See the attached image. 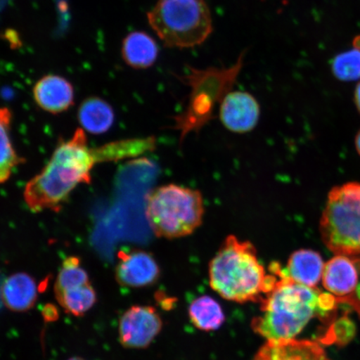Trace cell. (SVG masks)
Returning a JSON list of instances; mask_svg holds the SVG:
<instances>
[{
  "mask_svg": "<svg viewBox=\"0 0 360 360\" xmlns=\"http://www.w3.org/2000/svg\"><path fill=\"white\" fill-rule=\"evenodd\" d=\"M269 274L250 241L229 236L210 261V285L223 299L238 304L261 302L278 280L276 262Z\"/></svg>",
  "mask_w": 360,
  "mask_h": 360,
  "instance_id": "3957f363",
  "label": "cell"
},
{
  "mask_svg": "<svg viewBox=\"0 0 360 360\" xmlns=\"http://www.w3.org/2000/svg\"><path fill=\"white\" fill-rule=\"evenodd\" d=\"M321 255L312 250H299L290 255L285 271L292 281L300 285L316 288L323 271Z\"/></svg>",
  "mask_w": 360,
  "mask_h": 360,
  "instance_id": "2e32d148",
  "label": "cell"
},
{
  "mask_svg": "<svg viewBox=\"0 0 360 360\" xmlns=\"http://www.w3.org/2000/svg\"><path fill=\"white\" fill-rule=\"evenodd\" d=\"M65 312L74 316H82L96 304L97 295L90 283L65 290L56 295Z\"/></svg>",
  "mask_w": 360,
  "mask_h": 360,
  "instance_id": "44dd1931",
  "label": "cell"
},
{
  "mask_svg": "<svg viewBox=\"0 0 360 360\" xmlns=\"http://www.w3.org/2000/svg\"><path fill=\"white\" fill-rule=\"evenodd\" d=\"M79 122L84 130L93 134L109 131L115 123L114 109L100 97H90L81 103L78 110Z\"/></svg>",
  "mask_w": 360,
  "mask_h": 360,
  "instance_id": "e0dca14e",
  "label": "cell"
},
{
  "mask_svg": "<svg viewBox=\"0 0 360 360\" xmlns=\"http://www.w3.org/2000/svg\"><path fill=\"white\" fill-rule=\"evenodd\" d=\"M360 257L336 255L328 260L323 267L322 280L323 286L330 294L352 304L360 312V304L354 301L352 295L359 282L357 262Z\"/></svg>",
  "mask_w": 360,
  "mask_h": 360,
  "instance_id": "30bf717a",
  "label": "cell"
},
{
  "mask_svg": "<svg viewBox=\"0 0 360 360\" xmlns=\"http://www.w3.org/2000/svg\"><path fill=\"white\" fill-rule=\"evenodd\" d=\"M1 285H0V300H2V299H1Z\"/></svg>",
  "mask_w": 360,
  "mask_h": 360,
  "instance_id": "f1b7e54d",
  "label": "cell"
},
{
  "mask_svg": "<svg viewBox=\"0 0 360 360\" xmlns=\"http://www.w3.org/2000/svg\"><path fill=\"white\" fill-rule=\"evenodd\" d=\"M37 295V285L28 274H13L1 285L3 303L12 311L25 312L33 308Z\"/></svg>",
  "mask_w": 360,
  "mask_h": 360,
  "instance_id": "9a60e30c",
  "label": "cell"
},
{
  "mask_svg": "<svg viewBox=\"0 0 360 360\" xmlns=\"http://www.w3.org/2000/svg\"><path fill=\"white\" fill-rule=\"evenodd\" d=\"M204 214L199 191L170 184L148 193L146 217L157 237L172 240L191 236L202 224Z\"/></svg>",
  "mask_w": 360,
  "mask_h": 360,
  "instance_id": "5b68a950",
  "label": "cell"
},
{
  "mask_svg": "<svg viewBox=\"0 0 360 360\" xmlns=\"http://www.w3.org/2000/svg\"><path fill=\"white\" fill-rule=\"evenodd\" d=\"M163 321L152 306L134 305L120 318V344L127 349H145L159 335Z\"/></svg>",
  "mask_w": 360,
  "mask_h": 360,
  "instance_id": "ba28073f",
  "label": "cell"
},
{
  "mask_svg": "<svg viewBox=\"0 0 360 360\" xmlns=\"http://www.w3.org/2000/svg\"><path fill=\"white\" fill-rule=\"evenodd\" d=\"M12 112L0 108V184L6 183L18 166L25 160L18 155L11 139Z\"/></svg>",
  "mask_w": 360,
  "mask_h": 360,
  "instance_id": "ac0fdd59",
  "label": "cell"
},
{
  "mask_svg": "<svg viewBox=\"0 0 360 360\" xmlns=\"http://www.w3.org/2000/svg\"><path fill=\"white\" fill-rule=\"evenodd\" d=\"M188 316L193 326L205 332L218 330L225 321L224 310L210 296H201L188 307Z\"/></svg>",
  "mask_w": 360,
  "mask_h": 360,
  "instance_id": "d6986e66",
  "label": "cell"
},
{
  "mask_svg": "<svg viewBox=\"0 0 360 360\" xmlns=\"http://www.w3.org/2000/svg\"><path fill=\"white\" fill-rule=\"evenodd\" d=\"M355 148H356L358 154L360 155V129L356 137H355Z\"/></svg>",
  "mask_w": 360,
  "mask_h": 360,
  "instance_id": "484cf974",
  "label": "cell"
},
{
  "mask_svg": "<svg viewBox=\"0 0 360 360\" xmlns=\"http://www.w3.org/2000/svg\"><path fill=\"white\" fill-rule=\"evenodd\" d=\"M42 315L46 322L56 321L60 316L58 310L55 305L49 304L44 306L42 310Z\"/></svg>",
  "mask_w": 360,
  "mask_h": 360,
  "instance_id": "cb8c5ba5",
  "label": "cell"
},
{
  "mask_svg": "<svg viewBox=\"0 0 360 360\" xmlns=\"http://www.w3.org/2000/svg\"><path fill=\"white\" fill-rule=\"evenodd\" d=\"M353 48L360 51V34L357 35L353 40Z\"/></svg>",
  "mask_w": 360,
  "mask_h": 360,
  "instance_id": "4316f807",
  "label": "cell"
},
{
  "mask_svg": "<svg viewBox=\"0 0 360 360\" xmlns=\"http://www.w3.org/2000/svg\"><path fill=\"white\" fill-rule=\"evenodd\" d=\"M115 278L121 286L143 288L159 281L160 269L154 256L146 251L121 250L118 254Z\"/></svg>",
  "mask_w": 360,
  "mask_h": 360,
  "instance_id": "9c48e42d",
  "label": "cell"
},
{
  "mask_svg": "<svg viewBox=\"0 0 360 360\" xmlns=\"http://www.w3.org/2000/svg\"><path fill=\"white\" fill-rule=\"evenodd\" d=\"M148 25L166 47L198 46L213 32V20L205 0H157L147 13Z\"/></svg>",
  "mask_w": 360,
  "mask_h": 360,
  "instance_id": "277c9868",
  "label": "cell"
},
{
  "mask_svg": "<svg viewBox=\"0 0 360 360\" xmlns=\"http://www.w3.org/2000/svg\"><path fill=\"white\" fill-rule=\"evenodd\" d=\"M88 283H90L89 274L86 270L81 266L80 259L76 256H70L63 262L60 273L58 274L55 286L56 295Z\"/></svg>",
  "mask_w": 360,
  "mask_h": 360,
  "instance_id": "7402d4cb",
  "label": "cell"
},
{
  "mask_svg": "<svg viewBox=\"0 0 360 360\" xmlns=\"http://www.w3.org/2000/svg\"><path fill=\"white\" fill-rule=\"evenodd\" d=\"M155 147L154 138L127 139L94 148L98 163L127 159L151 151Z\"/></svg>",
  "mask_w": 360,
  "mask_h": 360,
  "instance_id": "ffe728a7",
  "label": "cell"
},
{
  "mask_svg": "<svg viewBox=\"0 0 360 360\" xmlns=\"http://www.w3.org/2000/svg\"><path fill=\"white\" fill-rule=\"evenodd\" d=\"M69 360H85V359H84L83 358H80V357H73V358L70 359Z\"/></svg>",
  "mask_w": 360,
  "mask_h": 360,
  "instance_id": "83f0119b",
  "label": "cell"
},
{
  "mask_svg": "<svg viewBox=\"0 0 360 360\" xmlns=\"http://www.w3.org/2000/svg\"><path fill=\"white\" fill-rule=\"evenodd\" d=\"M245 56V53H241L235 65L222 69L210 67L200 70L188 66L186 75L178 76L181 82L191 88L188 109L176 120L179 129L190 131L201 127L210 119L216 103L221 102L236 82Z\"/></svg>",
  "mask_w": 360,
  "mask_h": 360,
  "instance_id": "52a82bcc",
  "label": "cell"
},
{
  "mask_svg": "<svg viewBox=\"0 0 360 360\" xmlns=\"http://www.w3.org/2000/svg\"><path fill=\"white\" fill-rule=\"evenodd\" d=\"M331 69L333 75L339 80H360V51L353 48L336 56Z\"/></svg>",
  "mask_w": 360,
  "mask_h": 360,
  "instance_id": "603a6c76",
  "label": "cell"
},
{
  "mask_svg": "<svg viewBox=\"0 0 360 360\" xmlns=\"http://www.w3.org/2000/svg\"><path fill=\"white\" fill-rule=\"evenodd\" d=\"M98 164L94 148H89L83 129L70 139H60L41 172L27 183L24 200L34 213L58 212L79 184H89Z\"/></svg>",
  "mask_w": 360,
  "mask_h": 360,
  "instance_id": "7a4b0ae2",
  "label": "cell"
},
{
  "mask_svg": "<svg viewBox=\"0 0 360 360\" xmlns=\"http://www.w3.org/2000/svg\"><path fill=\"white\" fill-rule=\"evenodd\" d=\"M36 105L52 115L61 114L75 105V89L69 80L57 75H47L33 89Z\"/></svg>",
  "mask_w": 360,
  "mask_h": 360,
  "instance_id": "7c38bea8",
  "label": "cell"
},
{
  "mask_svg": "<svg viewBox=\"0 0 360 360\" xmlns=\"http://www.w3.org/2000/svg\"><path fill=\"white\" fill-rule=\"evenodd\" d=\"M319 231L323 244L333 253L360 257V183L332 188Z\"/></svg>",
  "mask_w": 360,
  "mask_h": 360,
  "instance_id": "8992f818",
  "label": "cell"
},
{
  "mask_svg": "<svg viewBox=\"0 0 360 360\" xmlns=\"http://www.w3.org/2000/svg\"><path fill=\"white\" fill-rule=\"evenodd\" d=\"M253 360H330L317 342L297 339L267 341Z\"/></svg>",
  "mask_w": 360,
  "mask_h": 360,
  "instance_id": "4fadbf2b",
  "label": "cell"
},
{
  "mask_svg": "<svg viewBox=\"0 0 360 360\" xmlns=\"http://www.w3.org/2000/svg\"><path fill=\"white\" fill-rule=\"evenodd\" d=\"M159 53V45L155 39L143 31L129 34L121 48L125 64L134 70H147L154 65Z\"/></svg>",
  "mask_w": 360,
  "mask_h": 360,
  "instance_id": "5bb4252c",
  "label": "cell"
},
{
  "mask_svg": "<svg viewBox=\"0 0 360 360\" xmlns=\"http://www.w3.org/2000/svg\"><path fill=\"white\" fill-rule=\"evenodd\" d=\"M276 269V285L261 301V314L251 323L255 334L267 341L296 339L313 319L326 317L345 303L330 292L292 281L277 262Z\"/></svg>",
  "mask_w": 360,
  "mask_h": 360,
  "instance_id": "6da1fadb",
  "label": "cell"
},
{
  "mask_svg": "<svg viewBox=\"0 0 360 360\" xmlns=\"http://www.w3.org/2000/svg\"><path fill=\"white\" fill-rule=\"evenodd\" d=\"M354 101L355 106H356L358 111L360 112V82H359L356 88H355Z\"/></svg>",
  "mask_w": 360,
  "mask_h": 360,
  "instance_id": "d4e9b609",
  "label": "cell"
},
{
  "mask_svg": "<svg viewBox=\"0 0 360 360\" xmlns=\"http://www.w3.org/2000/svg\"><path fill=\"white\" fill-rule=\"evenodd\" d=\"M260 106L250 93L229 91L220 102L219 118L229 131L245 134L259 123Z\"/></svg>",
  "mask_w": 360,
  "mask_h": 360,
  "instance_id": "8fae6325",
  "label": "cell"
}]
</instances>
